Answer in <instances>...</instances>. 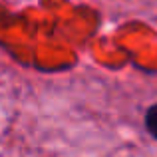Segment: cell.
<instances>
[{"instance_id": "6da1fadb", "label": "cell", "mask_w": 157, "mask_h": 157, "mask_svg": "<svg viewBox=\"0 0 157 157\" xmlns=\"http://www.w3.org/2000/svg\"><path fill=\"white\" fill-rule=\"evenodd\" d=\"M145 127H147V131L157 139V104L147 109V113H145Z\"/></svg>"}]
</instances>
